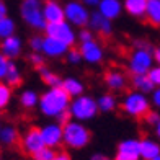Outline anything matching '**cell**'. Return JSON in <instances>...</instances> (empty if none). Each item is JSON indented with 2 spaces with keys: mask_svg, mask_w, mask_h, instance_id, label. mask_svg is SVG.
I'll return each mask as SVG.
<instances>
[{
  "mask_svg": "<svg viewBox=\"0 0 160 160\" xmlns=\"http://www.w3.org/2000/svg\"><path fill=\"white\" fill-rule=\"evenodd\" d=\"M8 59L0 52V80H3V77H5V74H7V69H8Z\"/></svg>",
  "mask_w": 160,
  "mask_h": 160,
  "instance_id": "ab89813d",
  "label": "cell"
},
{
  "mask_svg": "<svg viewBox=\"0 0 160 160\" xmlns=\"http://www.w3.org/2000/svg\"><path fill=\"white\" fill-rule=\"evenodd\" d=\"M3 17H8V7H7L3 0H0V18H3Z\"/></svg>",
  "mask_w": 160,
  "mask_h": 160,
  "instance_id": "7bdbcfd3",
  "label": "cell"
},
{
  "mask_svg": "<svg viewBox=\"0 0 160 160\" xmlns=\"http://www.w3.org/2000/svg\"><path fill=\"white\" fill-rule=\"evenodd\" d=\"M90 13V8L80 0H69L64 3V20L70 23L75 30L88 26Z\"/></svg>",
  "mask_w": 160,
  "mask_h": 160,
  "instance_id": "52a82bcc",
  "label": "cell"
},
{
  "mask_svg": "<svg viewBox=\"0 0 160 160\" xmlns=\"http://www.w3.org/2000/svg\"><path fill=\"white\" fill-rule=\"evenodd\" d=\"M88 160H113L111 157H108L106 154H101V152H95V154H92Z\"/></svg>",
  "mask_w": 160,
  "mask_h": 160,
  "instance_id": "b9f144b4",
  "label": "cell"
},
{
  "mask_svg": "<svg viewBox=\"0 0 160 160\" xmlns=\"http://www.w3.org/2000/svg\"><path fill=\"white\" fill-rule=\"evenodd\" d=\"M154 65V56L149 49H132L126 59V70L129 75H147Z\"/></svg>",
  "mask_w": 160,
  "mask_h": 160,
  "instance_id": "8992f818",
  "label": "cell"
},
{
  "mask_svg": "<svg viewBox=\"0 0 160 160\" xmlns=\"http://www.w3.org/2000/svg\"><path fill=\"white\" fill-rule=\"evenodd\" d=\"M69 51V46H65L64 42L57 41L54 38H49V36H44V42H42V51L41 54L46 57V59H62L65 57Z\"/></svg>",
  "mask_w": 160,
  "mask_h": 160,
  "instance_id": "2e32d148",
  "label": "cell"
},
{
  "mask_svg": "<svg viewBox=\"0 0 160 160\" xmlns=\"http://www.w3.org/2000/svg\"><path fill=\"white\" fill-rule=\"evenodd\" d=\"M149 98H150L152 108H154V110H157V111H160V87H155V88L152 90V93L149 95Z\"/></svg>",
  "mask_w": 160,
  "mask_h": 160,
  "instance_id": "8d00e7d4",
  "label": "cell"
},
{
  "mask_svg": "<svg viewBox=\"0 0 160 160\" xmlns=\"http://www.w3.org/2000/svg\"><path fill=\"white\" fill-rule=\"evenodd\" d=\"M65 61H67V64L70 65H78V64H82V54H80V51L78 48H69L67 51V54H65Z\"/></svg>",
  "mask_w": 160,
  "mask_h": 160,
  "instance_id": "4dcf8cb0",
  "label": "cell"
},
{
  "mask_svg": "<svg viewBox=\"0 0 160 160\" xmlns=\"http://www.w3.org/2000/svg\"><path fill=\"white\" fill-rule=\"evenodd\" d=\"M42 42H44V36L39 34V33H36V34H33L30 38L28 46H30L31 52H41V51H42Z\"/></svg>",
  "mask_w": 160,
  "mask_h": 160,
  "instance_id": "1f68e13d",
  "label": "cell"
},
{
  "mask_svg": "<svg viewBox=\"0 0 160 160\" xmlns=\"http://www.w3.org/2000/svg\"><path fill=\"white\" fill-rule=\"evenodd\" d=\"M132 49H149V51H152L154 48H152V44L147 41V39H134L132 41Z\"/></svg>",
  "mask_w": 160,
  "mask_h": 160,
  "instance_id": "f35d334b",
  "label": "cell"
},
{
  "mask_svg": "<svg viewBox=\"0 0 160 160\" xmlns=\"http://www.w3.org/2000/svg\"><path fill=\"white\" fill-rule=\"evenodd\" d=\"M17 31V23L12 17L0 18V39H5L8 36H13Z\"/></svg>",
  "mask_w": 160,
  "mask_h": 160,
  "instance_id": "f1b7e54d",
  "label": "cell"
},
{
  "mask_svg": "<svg viewBox=\"0 0 160 160\" xmlns=\"http://www.w3.org/2000/svg\"><path fill=\"white\" fill-rule=\"evenodd\" d=\"M80 2L85 3L87 7H88V8H90V7H95V8H97V5H98L100 0H80Z\"/></svg>",
  "mask_w": 160,
  "mask_h": 160,
  "instance_id": "f6af8a7d",
  "label": "cell"
},
{
  "mask_svg": "<svg viewBox=\"0 0 160 160\" xmlns=\"http://www.w3.org/2000/svg\"><path fill=\"white\" fill-rule=\"evenodd\" d=\"M142 121L145 122L147 126H150V128H154L157 122L160 121V111H157V110H154V108H150V110L147 111V114L142 118Z\"/></svg>",
  "mask_w": 160,
  "mask_h": 160,
  "instance_id": "836d02e7",
  "label": "cell"
},
{
  "mask_svg": "<svg viewBox=\"0 0 160 160\" xmlns=\"http://www.w3.org/2000/svg\"><path fill=\"white\" fill-rule=\"evenodd\" d=\"M98 106H97V98L92 95L82 93L75 98H70V105H69V114L70 119L80 121V122H88L92 119L97 118L98 114Z\"/></svg>",
  "mask_w": 160,
  "mask_h": 160,
  "instance_id": "277c9868",
  "label": "cell"
},
{
  "mask_svg": "<svg viewBox=\"0 0 160 160\" xmlns=\"http://www.w3.org/2000/svg\"><path fill=\"white\" fill-rule=\"evenodd\" d=\"M95 39V33H93L88 26L85 28H80V30L77 31V42L80 44V42H87V41H92Z\"/></svg>",
  "mask_w": 160,
  "mask_h": 160,
  "instance_id": "e575fe53",
  "label": "cell"
},
{
  "mask_svg": "<svg viewBox=\"0 0 160 160\" xmlns=\"http://www.w3.org/2000/svg\"><path fill=\"white\" fill-rule=\"evenodd\" d=\"M39 132L46 147L56 150L62 145V124H59L57 121H49L46 124H42L39 128Z\"/></svg>",
  "mask_w": 160,
  "mask_h": 160,
  "instance_id": "8fae6325",
  "label": "cell"
},
{
  "mask_svg": "<svg viewBox=\"0 0 160 160\" xmlns=\"http://www.w3.org/2000/svg\"><path fill=\"white\" fill-rule=\"evenodd\" d=\"M69 105H70V97L61 87H54V88L44 90L39 95L38 110L44 118L56 121L62 113L69 111Z\"/></svg>",
  "mask_w": 160,
  "mask_h": 160,
  "instance_id": "6da1fadb",
  "label": "cell"
},
{
  "mask_svg": "<svg viewBox=\"0 0 160 160\" xmlns=\"http://www.w3.org/2000/svg\"><path fill=\"white\" fill-rule=\"evenodd\" d=\"M20 17L26 26H30L36 33L44 31L46 20L42 15V0H21Z\"/></svg>",
  "mask_w": 160,
  "mask_h": 160,
  "instance_id": "5b68a950",
  "label": "cell"
},
{
  "mask_svg": "<svg viewBox=\"0 0 160 160\" xmlns=\"http://www.w3.org/2000/svg\"><path fill=\"white\" fill-rule=\"evenodd\" d=\"M20 141V132L15 126L7 124L0 129V144L5 145V147H13L17 145V142Z\"/></svg>",
  "mask_w": 160,
  "mask_h": 160,
  "instance_id": "d4e9b609",
  "label": "cell"
},
{
  "mask_svg": "<svg viewBox=\"0 0 160 160\" xmlns=\"http://www.w3.org/2000/svg\"><path fill=\"white\" fill-rule=\"evenodd\" d=\"M12 97H13L12 87H8L5 82H0V111L5 110V108L10 105Z\"/></svg>",
  "mask_w": 160,
  "mask_h": 160,
  "instance_id": "f546056e",
  "label": "cell"
},
{
  "mask_svg": "<svg viewBox=\"0 0 160 160\" xmlns=\"http://www.w3.org/2000/svg\"><path fill=\"white\" fill-rule=\"evenodd\" d=\"M154 136H155V139L160 142V121H158L157 124L154 126Z\"/></svg>",
  "mask_w": 160,
  "mask_h": 160,
  "instance_id": "bcb514c9",
  "label": "cell"
},
{
  "mask_svg": "<svg viewBox=\"0 0 160 160\" xmlns=\"http://www.w3.org/2000/svg\"><path fill=\"white\" fill-rule=\"evenodd\" d=\"M20 144H21V150L26 155H34L38 150L42 147H46L42 142V137L39 132V128H30L25 131V134L20 137Z\"/></svg>",
  "mask_w": 160,
  "mask_h": 160,
  "instance_id": "4fadbf2b",
  "label": "cell"
},
{
  "mask_svg": "<svg viewBox=\"0 0 160 160\" xmlns=\"http://www.w3.org/2000/svg\"><path fill=\"white\" fill-rule=\"evenodd\" d=\"M139 152L142 160H152L160 155V142L155 137H142L139 139Z\"/></svg>",
  "mask_w": 160,
  "mask_h": 160,
  "instance_id": "d6986e66",
  "label": "cell"
},
{
  "mask_svg": "<svg viewBox=\"0 0 160 160\" xmlns=\"http://www.w3.org/2000/svg\"><path fill=\"white\" fill-rule=\"evenodd\" d=\"M97 106H98V111L100 113H113L114 110L119 108V100L116 98L114 93L111 92H106V93H101V95L97 98Z\"/></svg>",
  "mask_w": 160,
  "mask_h": 160,
  "instance_id": "7402d4cb",
  "label": "cell"
},
{
  "mask_svg": "<svg viewBox=\"0 0 160 160\" xmlns=\"http://www.w3.org/2000/svg\"><path fill=\"white\" fill-rule=\"evenodd\" d=\"M20 105L23 110H28V111H31L34 110V108H38V103H39V93L33 90V88H26L20 93Z\"/></svg>",
  "mask_w": 160,
  "mask_h": 160,
  "instance_id": "cb8c5ba5",
  "label": "cell"
},
{
  "mask_svg": "<svg viewBox=\"0 0 160 160\" xmlns=\"http://www.w3.org/2000/svg\"><path fill=\"white\" fill-rule=\"evenodd\" d=\"M54 160H72V157L67 150H61V152H56Z\"/></svg>",
  "mask_w": 160,
  "mask_h": 160,
  "instance_id": "60d3db41",
  "label": "cell"
},
{
  "mask_svg": "<svg viewBox=\"0 0 160 160\" xmlns=\"http://www.w3.org/2000/svg\"><path fill=\"white\" fill-rule=\"evenodd\" d=\"M145 20L147 23L160 28V0H150L147 2V10H145Z\"/></svg>",
  "mask_w": 160,
  "mask_h": 160,
  "instance_id": "83f0119b",
  "label": "cell"
},
{
  "mask_svg": "<svg viewBox=\"0 0 160 160\" xmlns=\"http://www.w3.org/2000/svg\"><path fill=\"white\" fill-rule=\"evenodd\" d=\"M28 61H30V64L33 65L34 69H41L42 65L46 64V57L42 56L41 52H31L30 56H28Z\"/></svg>",
  "mask_w": 160,
  "mask_h": 160,
  "instance_id": "d590c367",
  "label": "cell"
},
{
  "mask_svg": "<svg viewBox=\"0 0 160 160\" xmlns=\"http://www.w3.org/2000/svg\"><path fill=\"white\" fill-rule=\"evenodd\" d=\"M103 83L106 85L108 92L111 93H119L124 92L129 85V77L126 75V72H122L121 69H110L105 72L103 75Z\"/></svg>",
  "mask_w": 160,
  "mask_h": 160,
  "instance_id": "7c38bea8",
  "label": "cell"
},
{
  "mask_svg": "<svg viewBox=\"0 0 160 160\" xmlns=\"http://www.w3.org/2000/svg\"><path fill=\"white\" fill-rule=\"evenodd\" d=\"M61 88L67 93L70 98H75L78 95H82V93H85V83L82 82V78L74 77V75H69V77L62 78Z\"/></svg>",
  "mask_w": 160,
  "mask_h": 160,
  "instance_id": "ffe728a7",
  "label": "cell"
},
{
  "mask_svg": "<svg viewBox=\"0 0 160 160\" xmlns=\"http://www.w3.org/2000/svg\"><path fill=\"white\" fill-rule=\"evenodd\" d=\"M23 80V75H21V70L18 67V64L15 61H10L8 62V69H7V74L3 77V82L8 85V87H18Z\"/></svg>",
  "mask_w": 160,
  "mask_h": 160,
  "instance_id": "4316f807",
  "label": "cell"
},
{
  "mask_svg": "<svg viewBox=\"0 0 160 160\" xmlns=\"http://www.w3.org/2000/svg\"><path fill=\"white\" fill-rule=\"evenodd\" d=\"M152 56H154V62L155 65H160V46L152 49Z\"/></svg>",
  "mask_w": 160,
  "mask_h": 160,
  "instance_id": "ee69618b",
  "label": "cell"
},
{
  "mask_svg": "<svg viewBox=\"0 0 160 160\" xmlns=\"http://www.w3.org/2000/svg\"><path fill=\"white\" fill-rule=\"evenodd\" d=\"M0 129H2V126H0Z\"/></svg>",
  "mask_w": 160,
  "mask_h": 160,
  "instance_id": "681fc988",
  "label": "cell"
},
{
  "mask_svg": "<svg viewBox=\"0 0 160 160\" xmlns=\"http://www.w3.org/2000/svg\"><path fill=\"white\" fill-rule=\"evenodd\" d=\"M149 78L150 82L154 83V87H160V65H154L150 70H149Z\"/></svg>",
  "mask_w": 160,
  "mask_h": 160,
  "instance_id": "74e56055",
  "label": "cell"
},
{
  "mask_svg": "<svg viewBox=\"0 0 160 160\" xmlns=\"http://www.w3.org/2000/svg\"><path fill=\"white\" fill-rule=\"evenodd\" d=\"M54 157H56V150L51 147H42L34 155H31L33 160H54Z\"/></svg>",
  "mask_w": 160,
  "mask_h": 160,
  "instance_id": "d6a6232c",
  "label": "cell"
},
{
  "mask_svg": "<svg viewBox=\"0 0 160 160\" xmlns=\"http://www.w3.org/2000/svg\"><path fill=\"white\" fill-rule=\"evenodd\" d=\"M42 15L46 23H57L64 20V3L59 0H42Z\"/></svg>",
  "mask_w": 160,
  "mask_h": 160,
  "instance_id": "e0dca14e",
  "label": "cell"
},
{
  "mask_svg": "<svg viewBox=\"0 0 160 160\" xmlns=\"http://www.w3.org/2000/svg\"><path fill=\"white\" fill-rule=\"evenodd\" d=\"M152 160H160V155H158V157H155V158H152Z\"/></svg>",
  "mask_w": 160,
  "mask_h": 160,
  "instance_id": "7dc6e473",
  "label": "cell"
},
{
  "mask_svg": "<svg viewBox=\"0 0 160 160\" xmlns=\"http://www.w3.org/2000/svg\"><path fill=\"white\" fill-rule=\"evenodd\" d=\"M147 2H150V0H147Z\"/></svg>",
  "mask_w": 160,
  "mask_h": 160,
  "instance_id": "c3c4849f",
  "label": "cell"
},
{
  "mask_svg": "<svg viewBox=\"0 0 160 160\" xmlns=\"http://www.w3.org/2000/svg\"><path fill=\"white\" fill-rule=\"evenodd\" d=\"M119 108L128 118L142 119L147 114V111L152 108V105H150L149 95H144V93H139L136 90H131V92H126L124 97L121 98Z\"/></svg>",
  "mask_w": 160,
  "mask_h": 160,
  "instance_id": "3957f363",
  "label": "cell"
},
{
  "mask_svg": "<svg viewBox=\"0 0 160 160\" xmlns=\"http://www.w3.org/2000/svg\"><path fill=\"white\" fill-rule=\"evenodd\" d=\"M0 52L8 61H15L23 52V39L18 34H13V36L2 39V42H0Z\"/></svg>",
  "mask_w": 160,
  "mask_h": 160,
  "instance_id": "9a60e30c",
  "label": "cell"
},
{
  "mask_svg": "<svg viewBox=\"0 0 160 160\" xmlns=\"http://www.w3.org/2000/svg\"><path fill=\"white\" fill-rule=\"evenodd\" d=\"M44 36L54 38L69 48H74L77 42V30L65 20L57 21V23H48L44 28Z\"/></svg>",
  "mask_w": 160,
  "mask_h": 160,
  "instance_id": "ba28073f",
  "label": "cell"
},
{
  "mask_svg": "<svg viewBox=\"0 0 160 160\" xmlns=\"http://www.w3.org/2000/svg\"><path fill=\"white\" fill-rule=\"evenodd\" d=\"M122 10H124L129 17L141 20V18L145 17L147 0H122Z\"/></svg>",
  "mask_w": 160,
  "mask_h": 160,
  "instance_id": "44dd1931",
  "label": "cell"
},
{
  "mask_svg": "<svg viewBox=\"0 0 160 160\" xmlns=\"http://www.w3.org/2000/svg\"><path fill=\"white\" fill-rule=\"evenodd\" d=\"M39 70V77L42 80V83H44L48 88H54V87H61L62 83V77L57 74V72H54L52 69L46 67V65H42Z\"/></svg>",
  "mask_w": 160,
  "mask_h": 160,
  "instance_id": "484cf974",
  "label": "cell"
},
{
  "mask_svg": "<svg viewBox=\"0 0 160 160\" xmlns=\"http://www.w3.org/2000/svg\"><path fill=\"white\" fill-rule=\"evenodd\" d=\"M97 10L108 20H118L121 17L122 10V0H100L97 5Z\"/></svg>",
  "mask_w": 160,
  "mask_h": 160,
  "instance_id": "ac0fdd59",
  "label": "cell"
},
{
  "mask_svg": "<svg viewBox=\"0 0 160 160\" xmlns=\"http://www.w3.org/2000/svg\"><path fill=\"white\" fill-rule=\"evenodd\" d=\"M88 28L95 33V34H100V36H111L113 33V21L105 18L98 10H93L90 13V20H88Z\"/></svg>",
  "mask_w": 160,
  "mask_h": 160,
  "instance_id": "5bb4252c",
  "label": "cell"
},
{
  "mask_svg": "<svg viewBox=\"0 0 160 160\" xmlns=\"http://www.w3.org/2000/svg\"><path fill=\"white\" fill-rule=\"evenodd\" d=\"M92 142V131L85 122L70 119L62 124V145L70 150H82Z\"/></svg>",
  "mask_w": 160,
  "mask_h": 160,
  "instance_id": "7a4b0ae2",
  "label": "cell"
},
{
  "mask_svg": "<svg viewBox=\"0 0 160 160\" xmlns=\"http://www.w3.org/2000/svg\"><path fill=\"white\" fill-rule=\"evenodd\" d=\"M113 160H142L139 152V139L126 137L118 142Z\"/></svg>",
  "mask_w": 160,
  "mask_h": 160,
  "instance_id": "30bf717a",
  "label": "cell"
},
{
  "mask_svg": "<svg viewBox=\"0 0 160 160\" xmlns=\"http://www.w3.org/2000/svg\"><path fill=\"white\" fill-rule=\"evenodd\" d=\"M129 83H131V87H132V90L139 92V93H144V95H150L152 90L155 88L154 83L150 82L149 75H131Z\"/></svg>",
  "mask_w": 160,
  "mask_h": 160,
  "instance_id": "603a6c76",
  "label": "cell"
},
{
  "mask_svg": "<svg viewBox=\"0 0 160 160\" xmlns=\"http://www.w3.org/2000/svg\"><path fill=\"white\" fill-rule=\"evenodd\" d=\"M78 51L82 54V61L85 64H90V65H100L101 62L105 61V48L103 44L98 41V39H92V41H87V42H80Z\"/></svg>",
  "mask_w": 160,
  "mask_h": 160,
  "instance_id": "9c48e42d",
  "label": "cell"
}]
</instances>
